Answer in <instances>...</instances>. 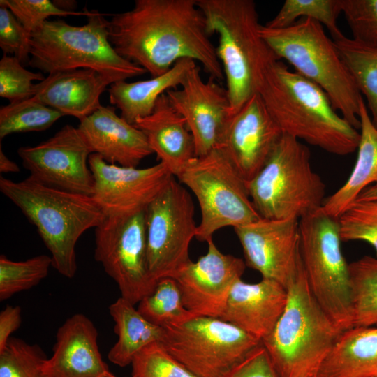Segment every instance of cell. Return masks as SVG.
I'll return each instance as SVG.
<instances>
[{"label": "cell", "instance_id": "9a60e30c", "mask_svg": "<svg viewBox=\"0 0 377 377\" xmlns=\"http://www.w3.org/2000/svg\"><path fill=\"white\" fill-rule=\"evenodd\" d=\"M246 265L286 288L303 269L299 220L260 218L234 228Z\"/></svg>", "mask_w": 377, "mask_h": 377}, {"label": "cell", "instance_id": "b9f144b4", "mask_svg": "<svg viewBox=\"0 0 377 377\" xmlns=\"http://www.w3.org/2000/svg\"><path fill=\"white\" fill-rule=\"evenodd\" d=\"M223 377H277L263 345L258 346Z\"/></svg>", "mask_w": 377, "mask_h": 377}, {"label": "cell", "instance_id": "60d3db41", "mask_svg": "<svg viewBox=\"0 0 377 377\" xmlns=\"http://www.w3.org/2000/svg\"><path fill=\"white\" fill-rule=\"evenodd\" d=\"M31 34L11 11L0 6V47L3 54L16 57L24 66L30 60Z\"/></svg>", "mask_w": 377, "mask_h": 377}, {"label": "cell", "instance_id": "5bb4252c", "mask_svg": "<svg viewBox=\"0 0 377 377\" xmlns=\"http://www.w3.org/2000/svg\"><path fill=\"white\" fill-rule=\"evenodd\" d=\"M32 178L62 191L91 196L94 180L89 165L92 149L78 127L67 124L35 146L17 151Z\"/></svg>", "mask_w": 377, "mask_h": 377}, {"label": "cell", "instance_id": "d590c367", "mask_svg": "<svg viewBox=\"0 0 377 377\" xmlns=\"http://www.w3.org/2000/svg\"><path fill=\"white\" fill-rule=\"evenodd\" d=\"M341 240L363 241L377 254V200H357L338 218Z\"/></svg>", "mask_w": 377, "mask_h": 377}, {"label": "cell", "instance_id": "8fae6325", "mask_svg": "<svg viewBox=\"0 0 377 377\" xmlns=\"http://www.w3.org/2000/svg\"><path fill=\"white\" fill-rule=\"evenodd\" d=\"M163 328L165 348L197 377H223L261 344L218 318L195 316Z\"/></svg>", "mask_w": 377, "mask_h": 377}, {"label": "cell", "instance_id": "ba28073f", "mask_svg": "<svg viewBox=\"0 0 377 377\" xmlns=\"http://www.w3.org/2000/svg\"><path fill=\"white\" fill-rule=\"evenodd\" d=\"M309 148L283 134L259 172L246 182L250 199L263 219H300L322 208L325 185L310 163Z\"/></svg>", "mask_w": 377, "mask_h": 377}, {"label": "cell", "instance_id": "ab89813d", "mask_svg": "<svg viewBox=\"0 0 377 377\" xmlns=\"http://www.w3.org/2000/svg\"><path fill=\"white\" fill-rule=\"evenodd\" d=\"M0 6L9 9L31 34L52 16L89 15L91 12L67 11L50 0H1Z\"/></svg>", "mask_w": 377, "mask_h": 377}, {"label": "cell", "instance_id": "ee69618b", "mask_svg": "<svg viewBox=\"0 0 377 377\" xmlns=\"http://www.w3.org/2000/svg\"><path fill=\"white\" fill-rule=\"evenodd\" d=\"M0 172L2 173L19 172L20 168L14 161L9 159L0 147Z\"/></svg>", "mask_w": 377, "mask_h": 377}, {"label": "cell", "instance_id": "8992f818", "mask_svg": "<svg viewBox=\"0 0 377 377\" xmlns=\"http://www.w3.org/2000/svg\"><path fill=\"white\" fill-rule=\"evenodd\" d=\"M260 33L279 60H286L296 72L323 89L334 109L360 129L362 94L320 22L301 18L283 29L261 25Z\"/></svg>", "mask_w": 377, "mask_h": 377}, {"label": "cell", "instance_id": "277c9868", "mask_svg": "<svg viewBox=\"0 0 377 377\" xmlns=\"http://www.w3.org/2000/svg\"><path fill=\"white\" fill-rule=\"evenodd\" d=\"M197 4L210 35L219 36L216 50L232 114L258 92L265 72L279 59L260 35L253 0H197Z\"/></svg>", "mask_w": 377, "mask_h": 377}, {"label": "cell", "instance_id": "4316f807", "mask_svg": "<svg viewBox=\"0 0 377 377\" xmlns=\"http://www.w3.org/2000/svg\"><path fill=\"white\" fill-rule=\"evenodd\" d=\"M360 139L354 168L346 182L325 198L322 209L338 219L367 187L377 184V128L362 100L360 105Z\"/></svg>", "mask_w": 377, "mask_h": 377}, {"label": "cell", "instance_id": "1f68e13d", "mask_svg": "<svg viewBox=\"0 0 377 377\" xmlns=\"http://www.w3.org/2000/svg\"><path fill=\"white\" fill-rule=\"evenodd\" d=\"M63 116L33 97L10 103L0 109V140L13 133L43 131Z\"/></svg>", "mask_w": 377, "mask_h": 377}, {"label": "cell", "instance_id": "52a82bcc", "mask_svg": "<svg viewBox=\"0 0 377 377\" xmlns=\"http://www.w3.org/2000/svg\"><path fill=\"white\" fill-rule=\"evenodd\" d=\"M105 15L91 11L87 22L81 26L48 20L31 34L29 65L47 74L91 69L113 83L146 73L116 52L109 41Z\"/></svg>", "mask_w": 377, "mask_h": 377}, {"label": "cell", "instance_id": "7402d4cb", "mask_svg": "<svg viewBox=\"0 0 377 377\" xmlns=\"http://www.w3.org/2000/svg\"><path fill=\"white\" fill-rule=\"evenodd\" d=\"M98 332L86 316L76 313L58 329L53 354L44 364L46 377H99L108 371L98 345Z\"/></svg>", "mask_w": 377, "mask_h": 377}, {"label": "cell", "instance_id": "8d00e7d4", "mask_svg": "<svg viewBox=\"0 0 377 377\" xmlns=\"http://www.w3.org/2000/svg\"><path fill=\"white\" fill-rule=\"evenodd\" d=\"M131 364V377H197L174 358L161 341L141 349Z\"/></svg>", "mask_w": 377, "mask_h": 377}, {"label": "cell", "instance_id": "3957f363", "mask_svg": "<svg viewBox=\"0 0 377 377\" xmlns=\"http://www.w3.org/2000/svg\"><path fill=\"white\" fill-rule=\"evenodd\" d=\"M1 192L34 224L51 254L52 267L71 279L77 272L75 246L104 214L91 196L50 187L31 176L20 182L0 178Z\"/></svg>", "mask_w": 377, "mask_h": 377}, {"label": "cell", "instance_id": "6da1fadb", "mask_svg": "<svg viewBox=\"0 0 377 377\" xmlns=\"http://www.w3.org/2000/svg\"><path fill=\"white\" fill-rule=\"evenodd\" d=\"M197 0H135L128 11L113 14L108 38L116 52L151 77L179 59L198 61L210 77L223 80L216 47Z\"/></svg>", "mask_w": 377, "mask_h": 377}, {"label": "cell", "instance_id": "9c48e42d", "mask_svg": "<svg viewBox=\"0 0 377 377\" xmlns=\"http://www.w3.org/2000/svg\"><path fill=\"white\" fill-rule=\"evenodd\" d=\"M304 274L314 297L343 332L353 327L349 264L341 250L338 219L322 208L299 220Z\"/></svg>", "mask_w": 377, "mask_h": 377}, {"label": "cell", "instance_id": "cb8c5ba5", "mask_svg": "<svg viewBox=\"0 0 377 377\" xmlns=\"http://www.w3.org/2000/svg\"><path fill=\"white\" fill-rule=\"evenodd\" d=\"M134 125L145 134L153 153L175 177L195 157L193 135L166 94L160 96L149 115L138 119Z\"/></svg>", "mask_w": 377, "mask_h": 377}, {"label": "cell", "instance_id": "d4e9b609", "mask_svg": "<svg viewBox=\"0 0 377 377\" xmlns=\"http://www.w3.org/2000/svg\"><path fill=\"white\" fill-rule=\"evenodd\" d=\"M195 66L194 60L182 59L167 72L151 79L114 82L108 89L109 101L120 110L123 119L134 124L138 119L152 112L161 96L168 90L179 88Z\"/></svg>", "mask_w": 377, "mask_h": 377}, {"label": "cell", "instance_id": "4dcf8cb0", "mask_svg": "<svg viewBox=\"0 0 377 377\" xmlns=\"http://www.w3.org/2000/svg\"><path fill=\"white\" fill-rule=\"evenodd\" d=\"M137 309L149 322L162 327L195 317L185 307L179 288L171 277L158 281L153 291L139 302Z\"/></svg>", "mask_w": 377, "mask_h": 377}, {"label": "cell", "instance_id": "83f0119b", "mask_svg": "<svg viewBox=\"0 0 377 377\" xmlns=\"http://www.w3.org/2000/svg\"><path fill=\"white\" fill-rule=\"evenodd\" d=\"M109 313L118 337L108 354L113 364L125 367L131 364L134 356L144 347L162 341L165 330L147 320L128 300L120 297L109 306Z\"/></svg>", "mask_w": 377, "mask_h": 377}, {"label": "cell", "instance_id": "7a4b0ae2", "mask_svg": "<svg viewBox=\"0 0 377 377\" xmlns=\"http://www.w3.org/2000/svg\"><path fill=\"white\" fill-rule=\"evenodd\" d=\"M257 93L283 134L338 156L357 150L360 132L337 114L323 89L281 60L267 68Z\"/></svg>", "mask_w": 377, "mask_h": 377}, {"label": "cell", "instance_id": "30bf717a", "mask_svg": "<svg viewBox=\"0 0 377 377\" xmlns=\"http://www.w3.org/2000/svg\"><path fill=\"white\" fill-rule=\"evenodd\" d=\"M195 195L201 211L195 238L212 239L218 230L244 226L261 217L256 212L246 182L219 149L191 160L177 177Z\"/></svg>", "mask_w": 377, "mask_h": 377}, {"label": "cell", "instance_id": "e0dca14e", "mask_svg": "<svg viewBox=\"0 0 377 377\" xmlns=\"http://www.w3.org/2000/svg\"><path fill=\"white\" fill-rule=\"evenodd\" d=\"M283 133L258 93L230 114L217 149L247 182L262 169Z\"/></svg>", "mask_w": 377, "mask_h": 377}, {"label": "cell", "instance_id": "5b68a950", "mask_svg": "<svg viewBox=\"0 0 377 377\" xmlns=\"http://www.w3.org/2000/svg\"><path fill=\"white\" fill-rule=\"evenodd\" d=\"M287 290L286 308L261 343L277 377H318L342 331L314 297L304 268Z\"/></svg>", "mask_w": 377, "mask_h": 377}, {"label": "cell", "instance_id": "484cf974", "mask_svg": "<svg viewBox=\"0 0 377 377\" xmlns=\"http://www.w3.org/2000/svg\"><path fill=\"white\" fill-rule=\"evenodd\" d=\"M318 377H377V326L342 332Z\"/></svg>", "mask_w": 377, "mask_h": 377}, {"label": "cell", "instance_id": "836d02e7", "mask_svg": "<svg viewBox=\"0 0 377 377\" xmlns=\"http://www.w3.org/2000/svg\"><path fill=\"white\" fill-rule=\"evenodd\" d=\"M52 266L51 256H36L22 261L0 256V300L29 290L45 279Z\"/></svg>", "mask_w": 377, "mask_h": 377}, {"label": "cell", "instance_id": "603a6c76", "mask_svg": "<svg viewBox=\"0 0 377 377\" xmlns=\"http://www.w3.org/2000/svg\"><path fill=\"white\" fill-rule=\"evenodd\" d=\"M112 83L88 68L55 72L35 84L33 98L64 116L81 121L102 106L101 96Z\"/></svg>", "mask_w": 377, "mask_h": 377}, {"label": "cell", "instance_id": "ffe728a7", "mask_svg": "<svg viewBox=\"0 0 377 377\" xmlns=\"http://www.w3.org/2000/svg\"><path fill=\"white\" fill-rule=\"evenodd\" d=\"M287 301V288L274 280L262 278L250 283L240 279L233 285L219 318L262 341L274 330Z\"/></svg>", "mask_w": 377, "mask_h": 377}, {"label": "cell", "instance_id": "d6a6232c", "mask_svg": "<svg viewBox=\"0 0 377 377\" xmlns=\"http://www.w3.org/2000/svg\"><path fill=\"white\" fill-rule=\"evenodd\" d=\"M340 13V0H286L274 17L265 26L283 29L294 24L299 17L310 18L325 26L332 40H337L344 36L337 23Z\"/></svg>", "mask_w": 377, "mask_h": 377}, {"label": "cell", "instance_id": "74e56055", "mask_svg": "<svg viewBox=\"0 0 377 377\" xmlns=\"http://www.w3.org/2000/svg\"><path fill=\"white\" fill-rule=\"evenodd\" d=\"M45 77L41 72H32L16 57L3 54L0 60V96L11 103L34 96V81L41 82Z\"/></svg>", "mask_w": 377, "mask_h": 377}, {"label": "cell", "instance_id": "7c38bea8", "mask_svg": "<svg viewBox=\"0 0 377 377\" xmlns=\"http://www.w3.org/2000/svg\"><path fill=\"white\" fill-rule=\"evenodd\" d=\"M192 198L173 176L145 209L147 261L152 279L172 277L191 260L196 235Z\"/></svg>", "mask_w": 377, "mask_h": 377}, {"label": "cell", "instance_id": "f35d334b", "mask_svg": "<svg viewBox=\"0 0 377 377\" xmlns=\"http://www.w3.org/2000/svg\"><path fill=\"white\" fill-rule=\"evenodd\" d=\"M353 39L377 48V0H340Z\"/></svg>", "mask_w": 377, "mask_h": 377}, {"label": "cell", "instance_id": "f546056e", "mask_svg": "<svg viewBox=\"0 0 377 377\" xmlns=\"http://www.w3.org/2000/svg\"><path fill=\"white\" fill-rule=\"evenodd\" d=\"M353 327L377 326V258L364 256L349 264Z\"/></svg>", "mask_w": 377, "mask_h": 377}, {"label": "cell", "instance_id": "4fadbf2b", "mask_svg": "<svg viewBox=\"0 0 377 377\" xmlns=\"http://www.w3.org/2000/svg\"><path fill=\"white\" fill-rule=\"evenodd\" d=\"M145 209L105 216L95 228V259L117 283L121 297L133 305L156 285L148 267Z\"/></svg>", "mask_w": 377, "mask_h": 377}, {"label": "cell", "instance_id": "bcb514c9", "mask_svg": "<svg viewBox=\"0 0 377 377\" xmlns=\"http://www.w3.org/2000/svg\"><path fill=\"white\" fill-rule=\"evenodd\" d=\"M99 377H117L115 375H114L113 374H112L109 370L107 371L106 372H105L104 374H103L101 376H100Z\"/></svg>", "mask_w": 377, "mask_h": 377}, {"label": "cell", "instance_id": "f1b7e54d", "mask_svg": "<svg viewBox=\"0 0 377 377\" xmlns=\"http://www.w3.org/2000/svg\"><path fill=\"white\" fill-rule=\"evenodd\" d=\"M332 40L361 94L366 97L371 121L377 128V48L345 36Z\"/></svg>", "mask_w": 377, "mask_h": 377}, {"label": "cell", "instance_id": "7bdbcfd3", "mask_svg": "<svg viewBox=\"0 0 377 377\" xmlns=\"http://www.w3.org/2000/svg\"><path fill=\"white\" fill-rule=\"evenodd\" d=\"M22 321L21 309L8 305L0 313V351L6 346L10 335L16 331Z\"/></svg>", "mask_w": 377, "mask_h": 377}, {"label": "cell", "instance_id": "f6af8a7d", "mask_svg": "<svg viewBox=\"0 0 377 377\" xmlns=\"http://www.w3.org/2000/svg\"><path fill=\"white\" fill-rule=\"evenodd\" d=\"M357 200H377V184L371 185L365 188L356 199Z\"/></svg>", "mask_w": 377, "mask_h": 377}, {"label": "cell", "instance_id": "44dd1931", "mask_svg": "<svg viewBox=\"0 0 377 377\" xmlns=\"http://www.w3.org/2000/svg\"><path fill=\"white\" fill-rule=\"evenodd\" d=\"M82 132L93 153L105 161L137 168L153 151L145 134L116 112L113 106H101L80 121Z\"/></svg>", "mask_w": 377, "mask_h": 377}, {"label": "cell", "instance_id": "e575fe53", "mask_svg": "<svg viewBox=\"0 0 377 377\" xmlns=\"http://www.w3.org/2000/svg\"><path fill=\"white\" fill-rule=\"evenodd\" d=\"M47 360L36 345L10 338L0 351V377H46L44 364Z\"/></svg>", "mask_w": 377, "mask_h": 377}, {"label": "cell", "instance_id": "ac0fdd59", "mask_svg": "<svg viewBox=\"0 0 377 377\" xmlns=\"http://www.w3.org/2000/svg\"><path fill=\"white\" fill-rule=\"evenodd\" d=\"M205 255L191 260L173 278L185 307L195 316L218 318L222 314L231 289L242 278L245 262L221 252L212 239Z\"/></svg>", "mask_w": 377, "mask_h": 377}, {"label": "cell", "instance_id": "2e32d148", "mask_svg": "<svg viewBox=\"0 0 377 377\" xmlns=\"http://www.w3.org/2000/svg\"><path fill=\"white\" fill-rule=\"evenodd\" d=\"M91 195L104 216H125L147 207L173 177L161 162L145 168L124 167L93 153L89 158Z\"/></svg>", "mask_w": 377, "mask_h": 377}, {"label": "cell", "instance_id": "d6986e66", "mask_svg": "<svg viewBox=\"0 0 377 377\" xmlns=\"http://www.w3.org/2000/svg\"><path fill=\"white\" fill-rule=\"evenodd\" d=\"M218 82L210 77L205 81L195 66L179 88L165 93L193 135L195 156H205L218 147L231 114L226 89Z\"/></svg>", "mask_w": 377, "mask_h": 377}]
</instances>
